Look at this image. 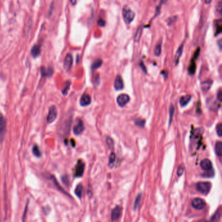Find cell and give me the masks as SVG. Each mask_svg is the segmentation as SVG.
I'll use <instances>...</instances> for the list:
<instances>
[{"label": "cell", "mask_w": 222, "mask_h": 222, "mask_svg": "<svg viewBox=\"0 0 222 222\" xmlns=\"http://www.w3.org/2000/svg\"><path fill=\"white\" fill-rule=\"evenodd\" d=\"M122 15H123V18L124 22L127 24H130L135 17L134 12L127 5H124L123 7V11H122Z\"/></svg>", "instance_id": "obj_1"}, {"label": "cell", "mask_w": 222, "mask_h": 222, "mask_svg": "<svg viewBox=\"0 0 222 222\" xmlns=\"http://www.w3.org/2000/svg\"><path fill=\"white\" fill-rule=\"evenodd\" d=\"M212 185L209 182H199L196 185L197 191L203 195H207L210 191Z\"/></svg>", "instance_id": "obj_2"}, {"label": "cell", "mask_w": 222, "mask_h": 222, "mask_svg": "<svg viewBox=\"0 0 222 222\" xmlns=\"http://www.w3.org/2000/svg\"><path fill=\"white\" fill-rule=\"evenodd\" d=\"M58 117V110L55 106H52L49 108L48 116H47V122L48 123H52L55 121Z\"/></svg>", "instance_id": "obj_3"}, {"label": "cell", "mask_w": 222, "mask_h": 222, "mask_svg": "<svg viewBox=\"0 0 222 222\" xmlns=\"http://www.w3.org/2000/svg\"><path fill=\"white\" fill-rule=\"evenodd\" d=\"M5 133H6V120L2 114H0V142H2L4 140Z\"/></svg>", "instance_id": "obj_4"}, {"label": "cell", "mask_w": 222, "mask_h": 222, "mask_svg": "<svg viewBox=\"0 0 222 222\" xmlns=\"http://www.w3.org/2000/svg\"><path fill=\"white\" fill-rule=\"evenodd\" d=\"M192 205L195 209L202 210L205 207L206 203L203 199L197 197L193 199L192 201Z\"/></svg>", "instance_id": "obj_5"}, {"label": "cell", "mask_w": 222, "mask_h": 222, "mask_svg": "<svg viewBox=\"0 0 222 222\" xmlns=\"http://www.w3.org/2000/svg\"><path fill=\"white\" fill-rule=\"evenodd\" d=\"M84 169H85L84 163L82 161L79 160L75 167V170H74L75 176H76V177H79V176H81L82 175H83L84 172Z\"/></svg>", "instance_id": "obj_6"}, {"label": "cell", "mask_w": 222, "mask_h": 222, "mask_svg": "<svg viewBox=\"0 0 222 222\" xmlns=\"http://www.w3.org/2000/svg\"><path fill=\"white\" fill-rule=\"evenodd\" d=\"M122 207L120 206H116L112 210V214H111V218L113 221H115L120 218L122 214Z\"/></svg>", "instance_id": "obj_7"}, {"label": "cell", "mask_w": 222, "mask_h": 222, "mask_svg": "<svg viewBox=\"0 0 222 222\" xmlns=\"http://www.w3.org/2000/svg\"><path fill=\"white\" fill-rule=\"evenodd\" d=\"M130 101V96L126 94H121L117 98V102L120 107H123Z\"/></svg>", "instance_id": "obj_8"}, {"label": "cell", "mask_w": 222, "mask_h": 222, "mask_svg": "<svg viewBox=\"0 0 222 222\" xmlns=\"http://www.w3.org/2000/svg\"><path fill=\"white\" fill-rule=\"evenodd\" d=\"M200 166L202 169L206 171H210L212 169V164L211 161L209 159H204L200 163Z\"/></svg>", "instance_id": "obj_9"}, {"label": "cell", "mask_w": 222, "mask_h": 222, "mask_svg": "<svg viewBox=\"0 0 222 222\" xmlns=\"http://www.w3.org/2000/svg\"><path fill=\"white\" fill-rule=\"evenodd\" d=\"M84 130V125L83 121L80 120V119H79L78 122H77L76 124L75 125L73 129L74 133V134L76 135H79L80 133L83 132Z\"/></svg>", "instance_id": "obj_10"}, {"label": "cell", "mask_w": 222, "mask_h": 222, "mask_svg": "<svg viewBox=\"0 0 222 222\" xmlns=\"http://www.w3.org/2000/svg\"><path fill=\"white\" fill-rule=\"evenodd\" d=\"M72 63H73L72 56L71 55L70 53H67L66 57H65L64 65H63V67L65 68V69L66 70H70V69L72 65Z\"/></svg>", "instance_id": "obj_11"}, {"label": "cell", "mask_w": 222, "mask_h": 222, "mask_svg": "<svg viewBox=\"0 0 222 222\" xmlns=\"http://www.w3.org/2000/svg\"><path fill=\"white\" fill-rule=\"evenodd\" d=\"M91 96L89 94L87 93L84 94V95L81 96L80 100H79V103H80V105L81 106H89L91 104Z\"/></svg>", "instance_id": "obj_12"}, {"label": "cell", "mask_w": 222, "mask_h": 222, "mask_svg": "<svg viewBox=\"0 0 222 222\" xmlns=\"http://www.w3.org/2000/svg\"><path fill=\"white\" fill-rule=\"evenodd\" d=\"M114 87L116 90H121L123 89L124 84L123 79L120 75H117L116 76L114 83Z\"/></svg>", "instance_id": "obj_13"}, {"label": "cell", "mask_w": 222, "mask_h": 222, "mask_svg": "<svg viewBox=\"0 0 222 222\" xmlns=\"http://www.w3.org/2000/svg\"><path fill=\"white\" fill-rule=\"evenodd\" d=\"M183 49H184V42L182 43L180 46H179L178 48L176 50L175 56V65H177L179 62V60H180V58L183 54Z\"/></svg>", "instance_id": "obj_14"}, {"label": "cell", "mask_w": 222, "mask_h": 222, "mask_svg": "<svg viewBox=\"0 0 222 222\" xmlns=\"http://www.w3.org/2000/svg\"><path fill=\"white\" fill-rule=\"evenodd\" d=\"M212 84V81L210 80V79H208V80L202 82L201 85L202 91H203L204 93L207 92L210 89V87H211Z\"/></svg>", "instance_id": "obj_15"}, {"label": "cell", "mask_w": 222, "mask_h": 222, "mask_svg": "<svg viewBox=\"0 0 222 222\" xmlns=\"http://www.w3.org/2000/svg\"><path fill=\"white\" fill-rule=\"evenodd\" d=\"M191 98H192V96L190 95L183 96L180 98V105L182 107L186 106V105L189 103L190 101L191 100Z\"/></svg>", "instance_id": "obj_16"}, {"label": "cell", "mask_w": 222, "mask_h": 222, "mask_svg": "<svg viewBox=\"0 0 222 222\" xmlns=\"http://www.w3.org/2000/svg\"><path fill=\"white\" fill-rule=\"evenodd\" d=\"M31 53L33 58H37V57H38L40 55V53H41V48H40V46H38V45H34L32 48H31Z\"/></svg>", "instance_id": "obj_17"}, {"label": "cell", "mask_w": 222, "mask_h": 222, "mask_svg": "<svg viewBox=\"0 0 222 222\" xmlns=\"http://www.w3.org/2000/svg\"><path fill=\"white\" fill-rule=\"evenodd\" d=\"M53 74V69L50 67L46 69L44 67L41 68V74L42 76H51Z\"/></svg>", "instance_id": "obj_18"}, {"label": "cell", "mask_w": 222, "mask_h": 222, "mask_svg": "<svg viewBox=\"0 0 222 222\" xmlns=\"http://www.w3.org/2000/svg\"><path fill=\"white\" fill-rule=\"evenodd\" d=\"M195 58H193L192 61L190 62V65L188 67V72L190 74H194L196 70V64L195 62Z\"/></svg>", "instance_id": "obj_19"}, {"label": "cell", "mask_w": 222, "mask_h": 222, "mask_svg": "<svg viewBox=\"0 0 222 222\" xmlns=\"http://www.w3.org/2000/svg\"><path fill=\"white\" fill-rule=\"evenodd\" d=\"M215 151L218 156L222 155V143L221 141H218L215 145Z\"/></svg>", "instance_id": "obj_20"}, {"label": "cell", "mask_w": 222, "mask_h": 222, "mask_svg": "<svg viewBox=\"0 0 222 222\" xmlns=\"http://www.w3.org/2000/svg\"><path fill=\"white\" fill-rule=\"evenodd\" d=\"M141 199H142V195L140 194H138L137 197L136 198V200L134 201V204H133V210H136L140 206V204L141 203Z\"/></svg>", "instance_id": "obj_21"}, {"label": "cell", "mask_w": 222, "mask_h": 222, "mask_svg": "<svg viewBox=\"0 0 222 222\" xmlns=\"http://www.w3.org/2000/svg\"><path fill=\"white\" fill-rule=\"evenodd\" d=\"M142 31H143V27L142 26H139L138 27V29L137 30L136 32V34L134 35V41L135 42H139V40H140L141 34H142Z\"/></svg>", "instance_id": "obj_22"}, {"label": "cell", "mask_w": 222, "mask_h": 222, "mask_svg": "<svg viewBox=\"0 0 222 222\" xmlns=\"http://www.w3.org/2000/svg\"><path fill=\"white\" fill-rule=\"evenodd\" d=\"M102 64V61L101 59H97L93 63V64L91 65V69L93 70H95L98 69L99 67H101V65Z\"/></svg>", "instance_id": "obj_23"}, {"label": "cell", "mask_w": 222, "mask_h": 222, "mask_svg": "<svg viewBox=\"0 0 222 222\" xmlns=\"http://www.w3.org/2000/svg\"><path fill=\"white\" fill-rule=\"evenodd\" d=\"M82 193H83V186H82L81 184H78L75 189L76 195L78 197L81 198L82 196Z\"/></svg>", "instance_id": "obj_24"}, {"label": "cell", "mask_w": 222, "mask_h": 222, "mask_svg": "<svg viewBox=\"0 0 222 222\" xmlns=\"http://www.w3.org/2000/svg\"><path fill=\"white\" fill-rule=\"evenodd\" d=\"M162 52V42H158L156 44V46L155 48V55L157 57H159L161 55Z\"/></svg>", "instance_id": "obj_25"}, {"label": "cell", "mask_w": 222, "mask_h": 222, "mask_svg": "<svg viewBox=\"0 0 222 222\" xmlns=\"http://www.w3.org/2000/svg\"><path fill=\"white\" fill-rule=\"evenodd\" d=\"M33 153L34 155L37 156V157H41V155H42L41 150H40L39 147L37 145H34L33 146Z\"/></svg>", "instance_id": "obj_26"}, {"label": "cell", "mask_w": 222, "mask_h": 222, "mask_svg": "<svg viewBox=\"0 0 222 222\" xmlns=\"http://www.w3.org/2000/svg\"><path fill=\"white\" fill-rule=\"evenodd\" d=\"M175 113V107L173 105H171L169 108V126L171 124V122L173 121V117Z\"/></svg>", "instance_id": "obj_27"}, {"label": "cell", "mask_w": 222, "mask_h": 222, "mask_svg": "<svg viewBox=\"0 0 222 222\" xmlns=\"http://www.w3.org/2000/svg\"><path fill=\"white\" fill-rule=\"evenodd\" d=\"M115 158L116 156L114 152H112L110 156V159H109V166L110 167H113V165H114L115 161Z\"/></svg>", "instance_id": "obj_28"}, {"label": "cell", "mask_w": 222, "mask_h": 222, "mask_svg": "<svg viewBox=\"0 0 222 222\" xmlns=\"http://www.w3.org/2000/svg\"><path fill=\"white\" fill-rule=\"evenodd\" d=\"M70 86V81H68L65 84V85L63 87V89L62 90L63 95H67L68 91H69V90Z\"/></svg>", "instance_id": "obj_29"}, {"label": "cell", "mask_w": 222, "mask_h": 222, "mask_svg": "<svg viewBox=\"0 0 222 222\" xmlns=\"http://www.w3.org/2000/svg\"><path fill=\"white\" fill-rule=\"evenodd\" d=\"M135 123L137 126L143 128L145 126V121L142 119H137L135 120Z\"/></svg>", "instance_id": "obj_30"}, {"label": "cell", "mask_w": 222, "mask_h": 222, "mask_svg": "<svg viewBox=\"0 0 222 222\" xmlns=\"http://www.w3.org/2000/svg\"><path fill=\"white\" fill-rule=\"evenodd\" d=\"M106 143L108 147H109L110 149H113V147H114V142H113V140L110 137L106 138Z\"/></svg>", "instance_id": "obj_31"}, {"label": "cell", "mask_w": 222, "mask_h": 222, "mask_svg": "<svg viewBox=\"0 0 222 222\" xmlns=\"http://www.w3.org/2000/svg\"><path fill=\"white\" fill-rule=\"evenodd\" d=\"M216 35H218V34L221 33V20H218L217 21V25L216 26Z\"/></svg>", "instance_id": "obj_32"}, {"label": "cell", "mask_w": 222, "mask_h": 222, "mask_svg": "<svg viewBox=\"0 0 222 222\" xmlns=\"http://www.w3.org/2000/svg\"><path fill=\"white\" fill-rule=\"evenodd\" d=\"M216 132L219 137H221L222 135V125L221 123H219L216 126Z\"/></svg>", "instance_id": "obj_33"}, {"label": "cell", "mask_w": 222, "mask_h": 222, "mask_svg": "<svg viewBox=\"0 0 222 222\" xmlns=\"http://www.w3.org/2000/svg\"><path fill=\"white\" fill-rule=\"evenodd\" d=\"M184 171V167L183 166V165H181V166L178 167V170H177L178 176H181L182 175H183Z\"/></svg>", "instance_id": "obj_34"}, {"label": "cell", "mask_w": 222, "mask_h": 222, "mask_svg": "<svg viewBox=\"0 0 222 222\" xmlns=\"http://www.w3.org/2000/svg\"><path fill=\"white\" fill-rule=\"evenodd\" d=\"M97 24L99 26L103 27V26H104L105 24H106V22H105L104 20H102V19H99L97 22Z\"/></svg>", "instance_id": "obj_35"}, {"label": "cell", "mask_w": 222, "mask_h": 222, "mask_svg": "<svg viewBox=\"0 0 222 222\" xmlns=\"http://www.w3.org/2000/svg\"><path fill=\"white\" fill-rule=\"evenodd\" d=\"M221 95H222V94H221V90H219L218 93V100H220V101H221V99H222Z\"/></svg>", "instance_id": "obj_36"}, {"label": "cell", "mask_w": 222, "mask_h": 222, "mask_svg": "<svg viewBox=\"0 0 222 222\" xmlns=\"http://www.w3.org/2000/svg\"><path fill=\"white\" fill-rule=\"evenodd\" d=\"M140 65V67H142V69H143V70H145V72H147V70H146V69H145V66H143V65H142V63H140V65Z\"/></svg>", "instance_id": "obj_37"}, {"label": "cell", "mask_w": 222, "mask_h": 222, "mask_svg": "<svg viewBox=\"0 0 222 222\" xmlns=\"http://www.w3.org/2000/svg\"><path fill=\"white\" fill-rule=\"evenodd\" d=\"M70 2L72 3V4L73 5H75V4H76V3H77L76 1H70Z\"/></svg>", "instance_id": "obj_38"}, {"label": "cell", "mask_w": 222, "mask_h": 222, "mask_svg": "<svg viewBox=\"0 0 222 222\" xmlns=\"http://www.w3.org/2000/svg\"><path fill=\"white\" fill-rule=\"evenodd\" d=\"M221 40H220V41H219V46H220V48H221Z\"/></svg>", "instance_id": "obj_39"}, {"label": "cell", "mask_w": 222, "mask_h": 222, "mask_svg": "<svg viewBox=\"0 0 222 222\" xmlns=\"http://www.w3.org/2000/svg\"><path fill=\"white\" fill-rule=\"evenodd\" d=\"M210 2H211V1H205V3H206V4H209V3H210Z\"/></svg>", "instance_id": "obj_40"}]
</instances>
